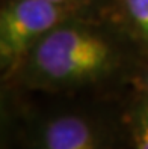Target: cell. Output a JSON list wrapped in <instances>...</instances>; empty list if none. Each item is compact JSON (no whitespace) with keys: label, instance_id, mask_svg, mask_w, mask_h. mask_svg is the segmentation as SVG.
Returning a JSON list of instances; mask_svg holds the SVG:
<instances>
[{"label":"cell","instance_id":"2","mask_svg":"<svg viewBox=\"0 0 148 149\" xmlns=\"http://www.w3.org/2000/svg\"><path fill=\"white\" fill-rule=\"evenodd\" d=\"M71 12L69 5L51 0H12L0 15V60L14 66L44 35L62 24Z\"/></svg>","mask_w":148,"mask_h":149},{"label":"cell","instance_id":"5","mask_svg":"<svg viewBox=\"0 0 148 149\" xmlns=\"http://www.w3.org/2000/svg\"><path fill=\"white\" fill-rule=\"evenodd\" d=\"M124 5L130 20L148 41V0H124Z\"/></svg>","mask_w":148,"mask_h":149},{"label":"cell","instance_id":"4","mask_svg":"<svg viewBox=\"0 0 148 149\" xmlns=\"http://www.w3.org/2000/svg\"><path fill=\"white\" fill-rule=\"evenodd\" d=\"M133 149H148V100L135 109L130 120Z\"/></svg>","mask_w":148,"mask_h":149},{"label":"cell","instance_id":"6","mask_svg":"<svg viewBox=\"0 0 148 149\" xmlns=\"http://www.w3.org/2000/svg\"><path fill=\"white\" fill-rule=\"evenodd\" d=\"M51 2H56V3H62V5H71L77 0H51Z\"/></svg>","mask_w":148,"mask_h":149},{"label":"cell","instance_id":"1","mask_svg":"<svg viewBox=\"0 0 148 149\" xmlns=\"http://www.w3.org/2000/svg\"><path fill=\"white\" fill-rule=\"evenodd\" d=\"M27 57L35 80L71 86L106 74L115 62V51L103 35L62 23L35 44Z\"/></svg>","mask_w":148,"mask_h":149},{"label":"cell","instance_id":"3","mask_svg":"<svg viewBox=\"0 0 148 149\" xmlns=\"http://www.w3.org/2000/svg\"><path fill=\"white\" fill-rule=\"evenodd\" d=\"M32 149H109V140L104 128L91 116L62 113L39 125Z\"/></svg>","mask_w":148,"mask_h":149},{"label":"cell","instance_id":"7","mask_svg":"<svg viewBox=\"0 0 148 149\" xmlns=\"http://www.w3.org/2000/svg\"><path fill=\"white\" fill-rule=\"evenodd\" d=\"M145 89H147V92H148V77H147V80H145Z\"/></svg>","mask_w":148,"mask_h":149}]
</instances>
